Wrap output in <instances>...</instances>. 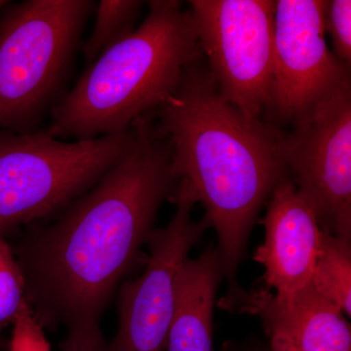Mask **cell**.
<instances>
[{"mask_svg":"<svg viewBox=\"0 0 351 351\" xmlns=\"http://www.w3.org/2000/svg\"><path fill=\"white\" fill-rule=\"evenodd\" d=\"M284 138L289 173L322 230L351 240V84L341 82Z\"/></svg>","mask_w":351,"mask_h":351,"instance_id":"52a82bcc","label":"cell"},{"mask_svg":"<svg viewBox=\"0 0 351 351\" xmlns=\"http://www.w3.org/2000/svg\"><path fill=\"white\" fill-rule=\"evenodd\" d=\"M189 6L219 91L245 117L260 119L271 97L276 1L193 0Z\"/></svg>","mask_w":351,"mask_h":351,"instance_id":"8992f818","label":"cell"},{"mask_svg":"<svg viewBox=\"0 0 351 351\" xmlns=\"http://www.w3.org/2000/svg\"><path fill=\"white\" fill-rule=\"evenodd\" d=\"M265 242L253 258L265 267L267 290L288 294L311 281L322 228L290 178L274 189L263 219Z\"/></svg>","mask_w":351,"mask_h":351,"instance_id":"8fae6325","label":"cell"},{"mask_svg":"<svg viewBox=\"0 0 351 351\" xmlns=\"http://www.w3.org/2000/svg\"><path fill=\"white\" fill-rule=\"evenodd\" d=\"M8 351H52L44 329L25 301L13 324Z\"/></svg>","mask_w":351,"mask_h":351,"instance_id":"e0dca14e","label":"cell"},{"mask_svg":"<svg viewBox=\"0 0 351 351\" xmlns=\"http://www.w3.org/2000/svg\"><path fill=\"white\" fill-rule=\"evenodd\" d=\"M171 199L177 210L169 225L152 230L144 274L119 289V329L106 351H165L176 304V279L191 249L211 228L193 218L198 202L188 182L179 181Z\"/></svg>","mask_w":351,"mask_h":351,"instance_id":"ba28073f","label":"cell"},{"mask_svg":"<svg viewBox=\"0 0 351 351\" xmlns=\"http://www.w3.org/2000/svg\"><path fill=\"white\" fill-rule=\"evenodd\" d=\"M134 126L131 147L93 188L51 223L25 226L12 247L34 317L66 332L61 351H106L104 311L179 182L167 137L151 119Z\"/></svg>","mask_w":351,"mask_h":351,"instance_id":"6da1fadb","label":"cell"},{"mask_svg":"<svg viewBox=\"0 0 351 351\" xmlns=\"http://www.w3.org/2000/svg\"><path fill=\"white\" fill-rule=\"evenodd\" d=\"M4 348V341L3 339L0 337V350H3Z\"/></svg>","mask_w":351,"mask_h":351,"instance_id":"d6986e66","label":"cell"},{"mask_svg":"<svg viewBox=\"0 0 351 351\" xmlns=\"http://www.w3.org/2000/svg\"><path fill=\"white\" fill-rule=\"evenodd\" d=\"M223 276L221 256L213 247L182 263L166 351H214V306Z\"/></svg>","mask_w":351,"mask_h":351,"instance_id":"7c38bea8","label":"cell"},{"mask_svg":"<svg viewBox=\"0 0 351 351\" xmlns=\"http://www.w3.org/2000/svg\"><path fill=\"white\" fill-rule=\"evenodd\" d=\"M154 114L172 147L173 170L202 203L218 235L230 291L261 209L289 178L284 138L276 127L245 117L210 71L191 64L174 94Z\"/></svg>","mask_w":351,"mask_h":351,"instance_id":"7a4b0ae2","label":"cell"},{"mask_svg":"<svg viewBox=\"0 0 351 351\" xmlns=\"http://www.w3.org/2000/svg\"><path fill=\"white\" fill-rule=\"evenodd\" d=\"M27 301L24 276L12 246L0 235V335L14 324Z\"/></svg>","mask_w":351,"mask_h":351,"instance_id":"9a60e30c","label":"cell"},{"mask_svg":"<svg viewBox=\"0 0 351 351\" xmlns=\"http://www.w3.org/2000/svg\"><path fill=\"white\" fill-rule=\"evenodd\" d=\"M351 240L322 230L311 284L343 314H351Z\"/></svg>","mask_w":351,"mask_h":351,"instance_id":"4fadbf2b","label":"cell"},{"mask_svg":"<svg viewBox=\"0 0 351 351\" xmlns=\"http://www.w3.org/2000/svg\"><path fill=\"white\" fill-rule=\"evenodd\" d=\"M95 8L90 0H27L0 9L1 130H40L66 95Z\"/></svg>","mask_w":351,"mask_h":351,"instance_id":"277c9868","label":"cell"},{"mask_svg":"<svg viewBox=\"0 0 351 351\" xmlns=\"http://www.w3.org/2000/svg\"><path fill=\"white\" fill-rule=\"evenodd\" d=\"M7 3V1H4V0H0V9L2 8L5 4Z\"/></svg>","mask_w":351,"mask_h":351,"instance_id":"ffe728a7","label":"cell"},{"mask_svg":"<svg viewBox=\"0 0 351 351\" xmlns=\"http://www.w3.org/2000/svg\"><path fill=\"white\" fill-rule=\"evenodd\" d=\"M226 351H272L269 346L257 341H247L239 346H230L226 348Z\"/></svg>","mask_w":351,"mask_h":351,"instance_id":"ac0fdd59","label":"cell"},{"mask_svg":"<svg viewBox=\"0 0 351 351\" xmlns=\"http://www.w3.org/2000/svg\"><path fill=\"white\" fill-rule=\"evenodd\" d=\"M221 306L258 316L272 351H351L345 314L311 283L288 294L239 287L228 293Z\"/></svg>","mask_w":351,"mask_h":351,"instance_id":"30bf717a","label":"cell"},{"mask_svg":"<svg viewBox=\"0 0 351 351\" xmlns=\"http://www.w3.org/2000/svg\"><path fill=\"white\" fill-rule=\"evenodd\" d=\"M325 32L331 36L334 53L339 62L350 69L351 64V1H326Z\"/></svg>","mask_w":351,"mask_h":351,"instance_id":"2e32d148","label":"cell"},{"mask_svg":"<svg viewBox=\"0 0 351 351\" xmlns=\"http://www.w3.org/2000/svg\"><path fill=\"white\" fill-rule=\"evenodd\" d=\"M201 57L189 10L176 0L151 1L144 23L87 66L45 131L76 142L130 130L162 107Z\"/></svg>","mask_w":351,"mask_h":351,"instance_id":"3957f363","label":"cell"},{"mask_svg":"<svg viewBox=\"0 0 351 351\" xmlns=\"http://www.w3.org/2000/svg\"><path fill=\"white\" fill-rule=\"evenodd\" d=\"M142 5V1L136 0H101L97 5L93 31L80 46L88 66L104 51L135 31L134 25Z\"/></svg>","mask_w":351,"mask_h":351,"instance_id":"5bb4252c","label":"cell"},{"mask_svg":"<svg viewBox=\"0 0 351 351\" xmlns=\"http://www.w3.org/2000/svg\"><path fill=\"white\" fill-rule=\"evenodd\" d=\"M323 0H278L274 13L271 97L267 112L295 120L316 101L350 80V69L325 40Z\"/></svg>","mask_w":351,"mask_h":351,"instance_id":"9c48e42d","label":"cell"},{"mask_svg":"<svg viewBox=\"0 0 351 351\" xmlns=\"http://www.w3.org/2000/svg\"><path fill=\"white\" fill-rule=\"evenodd\" d=\"M136 128L64 142L45 130L0 129V235L44 223L93 188L131 147Z\"/></svg>","mask_w":351,"mask_h":351,"instance_id":"5b68a950","label":"cell"}]
</instances>
